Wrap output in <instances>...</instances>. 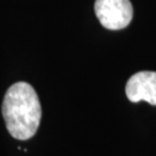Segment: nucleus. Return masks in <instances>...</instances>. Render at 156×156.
<instances>
[{"mask_svg": "<svg viewBox=\"0 0 156 156\" xmlns=\"http://www.w3.org/2000/svg\"><path fill=\"white\" fill-rule=\"evenodd\" d=\"M2 116L13 138L28 140L36 134L42 118V106L30 84L16 82L8 88L2 102Z\"/></svg>", "mask_w": 156, "mask_h": 156, "instance_id": "1", "label": "nucleus"}, {"mask_svg": "<svg viewBox=\"0 0 156 156\" xmlns=\"http://www.w3.org/2000/svg\"><path fill=\"white\" fill-rule=\"evenodd\" d=\"M95 14L104 28L120 30L132 21L133 6L129 0H96Z\"/></svg>", "mask_w": 156, "mask_h": 156, "instance_id": "2", "label": "nucleus"}, {"mask_svg": "<svg viewBox=\"0 0 156 156\" xmlns=\"http://www.w3.org/2000/svg\"><path fill=\"white\" fill-rule=\"evenodd\" d=\"M125 93L133 103L145 101L156 105V72L141 71L133 74L127 80Z\"/></svg>", "mask_w": 156, "mask_h": 156, "instance_id": "3", "label": "nucleus"}]
</instances>
